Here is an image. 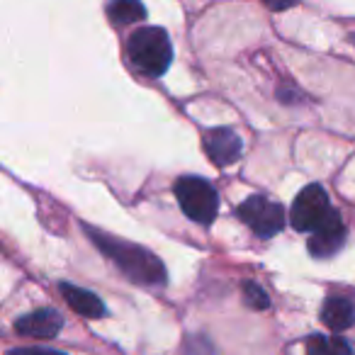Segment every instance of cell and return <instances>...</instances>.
<instances>
[{"mask_svg":"<svg viewBox=\"0 0 355 355\" xmlns=\"http://www.w3.org/2000/svg\"><path fill=\"white\" fill-rule=\"evenodd\" d=\"M343 241H345L343 219L338 217V212H331L329 219H326L316 232H311L306 248H309V253L314 258H331L334 253L340 251Z\"/></svg>","mask_w":355,"mask_h":355,"instance_id":"7","label":"cell"},{"mask_svg":"<svg viewBox=\"0 0 355 355\" xmlns=\"http://www.w3.org/2000/svg\"><path fill=\"white\" fill-rule=\"evenodd\" d=\"M239 217L251 232L261 239H270L282 232L285 227V212L277 202L263 198V195H253L239 207Z\"/></svg>","mask_w":355,"mask_h":355,"instance_id":"5","label":"cell"},{"mask_svg":"<svg viewBox=\"0 0 355 355\" xmlns=\"http://www.w3.org/2000/svg\"><path fill=\"white\" fill-rule=\"evenodd\" d=\"M263 3H266V8H270V10H275V12L290 10V8L297 6V0H263Z\"/></svg>","mask_w":355,"mask_h":355,"instance_id":"15","label":"cell"},{"mask_svg":"<svg viewBox=\"0 0 355 355\" xmlns=\"http://www.w3.org/2000/svg\"><path fill=\"white\" fill-rule=\"evenodd\" d=\"M64 329V319L56 309H37L30 314L20 316L15 321V331L22 336H32V338H56L59 331Z\"/></svg>","mask_w":355,"mask_h":355,"instance_id":"8","label":"cell"},{"mask_svg":"<svg viewBox=\"0 0 355 355\" xmlns=\"http://www.w3.org/2000/svg\"><path fill=\"white\" fill-rule=\"evenodd\" d=\"M175 198L185 217L198 224H212L219 209V195L207 180L202 178H178L175 180Z\"/></svg>","mask_w":355,"mask_h":355,"instance_id":"3","label":"cell"},{"mask_svg":"<svg viewBox=\"0 0 355 355\" xmlns=\"http://www.w3.org/2000/svg\"><path fill=\"white\" fill-rule=\"evenodd\" d=\"M321 321L329 326L331 331H345L355 324V304L348 300V297L334 295L324 302L321 306Z\"/></svg>","mask_w":355,"mask_h":355,"instance_id":"10","label":"cell"},{"mask_svg":"<svg viewBox=\"0 0 355 355\" xmlns=\"http://www.w3.org/2000/svg\"><path fill=\"white\" fill-rule=\"evenodd\" d=\"M306 355H353L348 340L338 338V336H309L306 340Z\"/></svg>","mask_w":355,"mask_h":355,"instance_id":"12","label":"cell"},{"mask_svg":"<svg viewBox=\"0 0 355 355\" xmlns=\"http://www.w3.org/2000/svg\"><path fill=\"white\" fill-rule=\"evenodd\" d=\"M6 355H66V353H59V350H51V348H12Z\"/></svg>","mask_w":355,"mask_h":355,"instance_id":"14","label":"cell"},{"mask_svg":"<svg viewBox=\"0 0 355 355\" xmlns=\"http://www.w3.org/2000/svg\"><path fill=\"white\" fill-rule=\"evenodd\" d=\"M110 22L117 27L134 25V22L146 17V8L141 6V0H114L107 6Z\"/></svg>","mask_w":355,"mask_h":355,"instance_id":"11","label":"cell"},{"mask_svg":"<svg viewBox=\"0 0 355 355\" xmlns=\"http://www.w3.org/2000/svg\"><path fill=\"white\" fill-rule=\"evenodd\" d=\"M61 295H64L66 304L76 311V314L85 316V319H100L105 316V304L98 295L83 290V287L69 285V282H61Z\"/></svg>","mask_w":355,"mask_h":355,"instance_id":"9","label":"cell"},{"mask_svg":"<svg viewBox=\"0 0 355 355\" xmlns=\"http://www.w3.org/2000/svg\"><path fill=\"white\" fill-rule=\"evenodd\" d=\"M90 241L119 268L124 277H129L137 285H163L166 282V268H163L161 258L153 256L151 251L137 246V243L122 241V239L107 236V234L98 232V229L85 227Z\"/></svg>","mask_w":355,"mask_h":355,"instance_id":"1","label":"cell"},{"mask_svg":"<svg viewBox=\"0 0 355 355\" xmlns=\"http://www.w3.org/2000/svg\"><path fill=\"white\" fill-rule=\"evenodd\" d=\"M334 212L329 202V195L321 185H306L292 202L290 222L297 232H316L321 224L329 219V214Z\"/></svg>","mask_w":355,"mask_h":355,"instance_id":"4","label":"cell"},{"mask_svg":"<svg viewBox=\"0 0 355 355\" xmlns=\"http://www.w3.org/2000/svg\"><path fill=\"white\" fill-rule=\"evenodd\" d=\"M202 146H205V153H207L209 161L219 168L236 163L239 158H241V151H243L241 137L229 127H217V129L205 132Z\"/></svg>","mask_w":355,"mask_h":355,"instance_id":"6","label":"cell"},{"mask_svg":"<svg viewBox=\"0 0 355 355\" xmlns=\"http://www.w3.org/2000/svg\"><path fill=\"white\" fill-rule=\"evenodd\" d=\"M127 56L134 69L146 76H163L173 64V46L166 30L161 27H141L127 42Z\"/></svg>","mask_w":355,"mask_h":355,"instance_id":"2","label":"cell"},{"mask_svg":"<svg viewBox=\"0 0 355 355\" xmlns=\"http://www.w3.org/2000/svg\"><path fill=\"white\" fill-rule=\"evenodd\" d=\"M243 302H246L251 309H268L270 306V297L266 295V290H263L261 285H256V282H243Z\"/></svg>","mask_w":355,"mask_h":355,"instance_id":"13","label":"cell"}]
</instances>
